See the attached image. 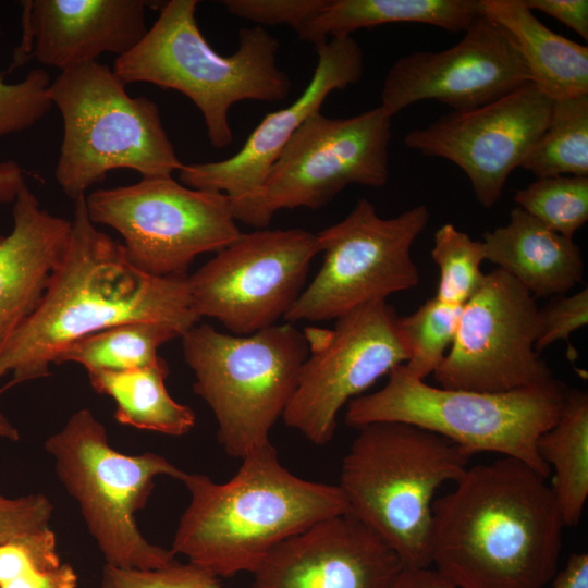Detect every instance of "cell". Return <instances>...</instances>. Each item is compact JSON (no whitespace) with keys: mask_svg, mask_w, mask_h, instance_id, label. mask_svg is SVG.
<instances>
[{"mask_svg":"<svg viewBox=\"0 0 588 588\" xmlns=\"http://www.w3.org/2000/svg\"><path fill=\"white\" fill-rule=\"evenodd\" d=\"M65 252L35 311L0 351L4 390L50 376L56 357L72 342L114 324L156 321L182 335L200 318L192 307L187 277L148 275L130 264L121 243L88 217L85 196L74 200Z\"/></svg>","mask_w":588,"mask_h":588,"instance_id":"1","label":"cell"},{"mask_svg":"<svg viewBox=\"0 0 588 588\" xmlns=\"http://www.w3.org/2000/svg\"><path fill=\"white\" fill-rule=\"evenodd\" d=\"M432 506L431 566L461 588H544L563 517L548 478L502 456L467 467Z\"/></svg>","mask_w":588,"mask_h":588,"instance_id":"2","label":"cell"},{"mask_svg":"<svg viewBox=\"0 0 588 588\" xmlns=\"http://www.w3.org/2000/svg\"><path fill=\"white\" fill-rule=\"evenodd\" d=\"M241 460L223 483L186 471L180 479L189 502L171 551L217 578L253 574L284 540L348 511L339 486L292 474L271 442Z\"/></svg>","mask_w":588,"mask_h":588,"instance_id":"3","label":"cell"},{"mask_svg":"<svg viewBox=\"0 0 588 588\" xmlns=\"http://www.w3.org/2000/svg\"><path fill=\"white\" fill-rule=\"evenodd\" d=\"M196 0H170L143 39L117 57L113 72L125 84L149 83L186 96L200 111L216 148L232 144L231 107L240 101L284 100L292 87L278 64L279 40L264 26L238 30L234 53H218L203 36Z\"/></svg>","mask_w":588,"mask_h":588,"instance_id":"4","label":"cell"},{"mask_svg":"<svg viewBox=\"0 0 588 588\" xmlns=\"http://www.w3.org/2000/svg\"><path fill=\"white\" fill-rule=\"evenodd\" d=\"M357 430L338 485L347 513L377 534L404 567H430L434 495L464 474L471 455L404 422H372Z\"/></svg>","mask_w":588,"mask_h":588,"instance_id":"5","label":"cell"},{"mask_svg":"<svg viewBox=\"0 0 588 588\" xmlns=\"http://www.w3.org/2000/svg\"><path fill=\"white\" fill-rule=\"evenodd\" d=\"M567 387L556 379L509 392L433 387L399 365L378 391L346 405L353 428L372 422H404L437 433L476 453L517 458L546 478L549 466L537 450L539 437L558 420Z\"/></svg>","mask_w":588,"mask_h":588,"instance_id":"6","label":"cell"},{"mask_svg":"<svg viewBox=\"0 0 588 588\" xmlns=\"http://www.w3.org/2000/svg\"><path fill=\"white\" fill-rule=\"evenodd\" d=\"M49 97L63 122L54 177L73 201L113 170L169 176L183 167L157 103L130 96L108 65L94 61L61 71Z\"/></svg>","mask_w":588,"mask_h":588,"instance_id":"7","label":"cell"},{"mask_svg":"<svg viewBox=\"0 0 588 588\" xmlns=\"http://www.w3.org/2000/svg\"><path fill=\"white\" fill-rule=\"evenodd\" d=\"M194 392L211 409L217 438L230 456L243 458L270 443L308 355L303 331L274 324L247 335L225 334L208 323L182 336Z\"/></svg>","mask_w":588,"mask_h":588,"instance_id":"8","label":"cell"},{"mask_svg":"<svg viewBox=\"0 0 588 588\" xmlns=\"http://www.w3.org/2000/svg\"><path fill=\"white\" fill-rule=\"evenodd\" d=\"M45 449L58 479L76 501L106 565L152 569L176 561L171 549L143 536L136 514L147 504L157 477L180 480L184 470L158 453L117 451L89 408L73 413L45 441Z\"/></svg>","mask_w":588,"mask_h":588,"instance_id":"9","label":"cell"},{"mask_svg":"<svg viewBox=\"0 0 588 588\" xmlns=\"http://www.w3.org/2000/svg\"><path fill=\"white\" fill-rule=\"evenodd\" d=\"M85 203L90 221L117 231L130 264L151 277H186L198 255L218 253L242 234L225 194L172 175L98 188Z\"/></svg>","mask_w":588,"mask_h":588,"instance_id":"10","label":"cell"},{"mask_svg":"<svg viewBox=\"0 0 588 588\" xmlns=\"http://www.w3.org/2000/svg\"><path fill=\"white\" fill-rule=\"evenodd\" d=\"M391 119L380 106L350 118L315 113L282 149L258 192L232 207L234 219L266 229L279 210L319 209L347 185L384 186Z\"/></svg>","mask_w":588,"mask_h":588,"instance_id":"11","label":"cell"},{"mask_svg":"<svg viewBox=\"0 0 588 588\" xmlns=\"http://www.w3.org/2000/svg\"><path fill=\"white\" fill-rule=\"evenodd\" d=\"M429 219L425 205L384 219L371 201L360 198L343 220L317 233L322 267L284 319L290 323L336 319L418 285L411 249Z\"/></svg>","mask_w":588,"mask_h":588,"instance_id":"12","label":"cell"},{"mask_svg":"<svg viewBox=\"0 0 588 588\" xmlns=\"http://www.w3.org/2000/svg\"><path fill=\"white\" fill-rule=\"evenodd\" d=\"M397 318L377 301L336 318L330 329L306 327L308 355L283 422L315 445L330 442L340 411L408 359Z\"/></svg>","mask_w":588,"mask_h":588,"instance_id":"13","label":"cell"},{"mask_svg":"<svg viewBox=\"0 0 588 588\" xmlns=\"http://www.w3.org/2000/svg\"><path fill=\"white\" fill-rule=\"evenodd\" d=\"M320 253L317 234L303 229H258L233 243L187 277L197 316L247 335L285 318Z\"/></svg>","mask_w":588,"mask_h":588,"instance_id":"14","label":"cell"},{"mask_svg":"<svg viewBox=\"0 0 588 588\" xmlns=\"http://www.w3.org/2000/svg\"><path fill=\"white\" fill-rule=\"evenodd\" d=\"M538 310L511 275L498 268L485 274L462 306L454 340L433 372L439 387L509 392L553 379L535 348Z\"/></svg>","mask_w":588,"mask_h":588,"instance_id":"15","label":"cell"},{"mask_svg":"<svg viewBox=\"0 0 588 588\" xmlns=\"http://www.w3.org/2000/svg\"><path fill=\"white\" fill-rule=\"evenodd\" d=\"M552 102L529 83L485 106L450 111L413 130L404 142L424 156L455 163L467 175L478 203L489 209L547 127Z\"/></svg>","mask_w":588,"mask_h":588,"instance_id":"16","label":"cell"},{"mask_svg":"<svg viewBox=\"0 0 588 588\" xmlns=\"http://www.w3.org/2000/svg\"><path fill=\"white\" fill-rule=\"evenodd\" d=\"M529 83L511 34L481 14L456 45L399 58L384 77L380 108L390 118L422 100L440 101L451 111L470 110Z\"/></svg>","mask_w":588,"mask_h":588,"instance_id":"17","label":"cell"},{"mask_svg":"<svg viewBox=\"0 0 588 588\" xmlns=\"http://www.w3.org/2000/svg\"><path fill=\"white\" fill-rule=\"evenodd\" d=\"M317 64L308 85L291 105L268 113L233 156L209 162L183 164L182 184L225 194L231 207L253 197L275 159L304 122L336 89L356 84L364 73V54L352 35L334 36L317 49Z\"/></svg>","mask_w":588,"mask_h":588,"instance_id":"18","label":"cell"},{"mask_svg":"<svg viewBox=\"0 0 588 588\" xmlns=\"http://www.w3.org/2000/svg\"><path fill=\"white\" fill-rule=\"evenodd\" d=\"M403 567L377 534L345 513L277 546L250 588H389Z\"/></svg>","mask_w":588,"mask_h":588,"instance_id":"19","label":"cell"},{"mask_svg":"<svg viewBox=\"0 0 588 588\" xmlns=\"http://www.w3.org/2000/svg\"><path fill=\"white\" fill-rule=\"evenodd\" d=\"M144 0L22 1V39L9 71L35 59L61 71L97 61L102 53L118 57L145 36Z\"/></svg>","mask_w":588,"mask_h":588,"instance_id":"20","label":"cell"},{"mask_svg":"<svg viewBox=\"0 0 588 588\" xmlns=\"http://www.w3.org/2000/svg\"><path fill=\"white\" fill-rule=\"evenodd\" d=\"M12 205L13 226L0 235V351L39 305L72 228L44 209L27 185Z\"/></svg>","mask_w":588,"mask_h":588,"instance_id":"21","label":"cell"},{"mask_svg":"<svg viewBox=\"0 0 588 588\" xmlns=\"http://www.w3.org/2000/svg\"><path fill=\"white\" fill-rule=\"evenodd\" d=\"M485 259L535 297L562 295L583 281L584 260L574 238L551 230L519 207L507 224L482 235Z\"/></svg>","mask_w":588,"mask_h":588,"instance_id":"22","label":"cell"},{"mask_svg":"<svg viewBox=\"0 0 588 588\" xmlns=\"http://www.w3.org/2000/svg\"><path fill=\"white\" fill-rule=\"evenodd\" d=\"M481 14L507 30L531 75L552 100L588 94V47L546 25L524 0H480Z\"/></svg>","mask_w":588,"mask_h":588,"instance_id":"23","label":"cell"},{"mask_svg":"<svg viewBox=\"0 0 588 588\" xmlns=\"http://www.w3.org/2000/svg\"><path fill=\"white\" fill-rule=\"evenodd\" d=\"M480 15V0H326L298 38L317 49L334 36L390 23H421L458 33Z\"/></svg>","mask_w":588,"mask_h":588,"instance_id":"24","label":"cell"},{"mask_svg":"<svg viewBox=\"0 0 588 588\" xmlns=\"http://www.w3.org/2000/svg\"><path fill=\"white\" fill-rule=\"evenodd\" d=\"M167 362H157L120 371L89 372L93 389L111 397L114 418L122 425L167 436L181 437L195 426L193 409L176 402L168 392Z\"/></svg>","mask_w":588,"mask_h":588,"instance_id":"25","label":"cell"},{"mask_svg":"<svg viewBox=\"0 0 588 588\" xmlns=\"http://www.w3.org/2000/svg\"><path fill=\"white\" fill-rule=\"evenodd\" d=\"M537 450L552 474L551 488L564 525L579 523L588 498V394L573 388L554 425L538 439Z\"/></svg>","mask_w":588,"mask_h":588,"instance_id":"26","label":"cell"},{"mask_svg":"<svg viewBox=\"0 0 588 588\" xmlns=\"http://www.w3.org/2000/svg\"><path fill=\"white\" fill-rule=\"evenodd\" d=\"M181 336L176 328L162 322H122L72 342L53 365L78 364L87 373L133 369L157 362L159 347Z\"/></svg>","mask_w":588,"mask_h":588,"instance_id":"27","label":"cell"},{"mask_svg":"<svg viewBox=\"0 0 588 588\" xmlns=\"http://www.w3.org/2000/svg\"><path fill=\"white\" fill-rule=\"evenodd\" d=\"M519 168L537 179L588 176V94L553 100L547 127Z\"/></svg>","mask_w":588,"mask_h":588,"instance_id":"28","label":"cell"},{"mask_svg":"<svg viewBox=\"0 0 588 588\" xmlns=\"http://www.w3.org/2000/svg\"><path fill=\"white\" fill-rule=\"evenodd\" d=\"M77 583L50 527L0 543V588H77Z\"/></svg>","mask_w":588,"mask_h":588,"instance_id":"29","label":"cell"},{"mask_svg":"<svg viewBox=\"0 0 588 588\" xmlns=\"http://www.w3.org/2000/svg\"><path fill=\"white\" fill-rule=\"evenodd\" d=\"M462 306L436 297L417 310L397 318V327L408 353L405 369L425 380L433 375L454 340Z\"/></svg>","mask_w":588,"mask_h":588,"instance_id":"30","label":"cell"},{"mask_svg":"<svg viewBox=\"0 0 588 588\" xmlns=\"http://www.w3.org/2000/svg\"><path fill=\"white\" fill-rule=\"evenodd\" d=\"M513 200L551 230L574 238L588 220V176L536 179L516 191Z\"/></svg>","mask_w":588,"mask_h":588,"instance_id":"31","label":"cell"},{"mask_svg":"<svg viewBox=\"0 0 588 588\" xmlns=\"http://www.w3.org/2000/svg\"><path fill=\"white\" fill-rule=\"evenodd\" d=\"M431 257L440 271L434 297L463 306L485 279L482 242L473 240L452 223H444L434 232Z\"/></svg>","mask_w":588,"mask_h":588,"instance_id":"32","label":"cell"},{"mask_svg":"<svg viewBox=\"0 0 588 588\" xmlns=\"http://www.w3.org/2000/svg\"><path fill=\"white\" fill-rule=\"evenodd\" d=\"M50 83L44 69L32 70L17 83H7L0 74V138L34 126L51 110Z\"/></svg>","mask_w":588,"mask_h":588,"instance_id":"33","label":"cell"},{"mask_svg":"<svg viewBox=\"0 0 588 588\" xmlns=\"http://www.w3.org/2000/svg\"><path fill=\"white\" fill-rule=\"evenodd\" d=\"M99 588H221L217 577L191 563L152 569L105 565Z\"/></svg>","mask_w":588,"mask_h":588,"instance_id":"34","label":"cell"},{"mask_svg":"<svg viewBox=\"0 0 588 588\" xmlns=\"http://www.w3.org/2000/svg\"><path fill=\"white\" fill-rule=\"evenodd\" d=\"M224 8L232 15L259 26L287 25L299 35L316 17L326 0H225Z\"/></svg>","mask_w":588,"mask_h":588,"instance_id":"35","label":"cell"},{"mask_svg":"<svg viewBox=\"0 0 588 588\" xmlns=\"http://www.w3.org/2000/svg\"><path fill=\"white\" fill-rule=\"evenodd\" d=\"M587 287L572 295H556L538 310V334L535 348L542 352L556 341H565L571 348V334L587 326Z\"/></svg>","mask_w":588,"mask_h":588,"instance_id":"36","label":"cell"},{"mask_svg":"<svg viewBox=\"0 0 588 588\" xmlns=\"http://www.w3.org/2000/svg\"><path fill=\"white\" fill-rule=\"evenodd\" d=\"M53 504L44 493L16 498L0 493V543L50 527Z\"/></svg>","mask_w":588,"mask_h":588,"instance_id":"37","label":"cell"},{"mask_svg":"<svg viewBox=\"0 0 588 588\" xmlns=\"http://www.w3.org/2000/svg\"><path fill=\"white\" fill-rule=\"evenodd\" d=\"M524 2L532 12L539 11L554 17L588 40L587 0H524Z\"/></svg>","mask_w":588,"mask_h":588,"instance_id":"38","label":"cell"},{"mask_svg":"<svg viewBox=\"0 0 588 588\" xmlns=\"http://www.w3.org/2000/svg\"><path fill=\"white\" fill-rule=\"evenodd\" d=\"M389 588H461L430 567H403Z\"/></svg>","mask_w":588,"mask_h":588,"instance_id":"39","label":"cell"},{"mask_svg":"<svg viewBox=\"0 0 588 588\" xmlns=\"http://www.w3.org/2000/svg\"><path fill=\"white\" fill-rule=\"evenodd\" d=\"M551 583L552 588H588V554H571L565 567L556 572Z\"/></svg>","mask_w":588,"mask_h":588,"instance_id":"40","label":"cell"},{"mask_svg":"<svg viewBox=\"0 0 588 588\" xmlns=\"http://www.w3.org/2000/svg\"><path fill=\"white\" fill-rule=\"evenodd\" d=\"M26 185L22 168L13 160L0 162V204H13Z\"/></svg>","mask_w":588,"mask_h":588,"instance_id":"41","label":"cell"},{"mask_svg":"<svg viewBox=\"0 0 588 588\" xmlns=\"http://www.w3.org/2000/svg\"><path fill=\"white\" fill-rule=\"evenodd\" d=\"M0 390V394H1ZM0 439L16 442L20 440V432L15 426L0 412Z\"/></svg>","mask_w":588,"mask_h":588,"instance_id":"42","label":"cell"}]
</instances>
